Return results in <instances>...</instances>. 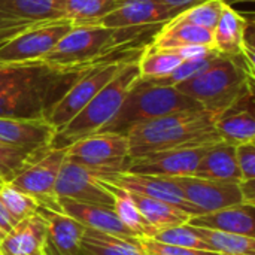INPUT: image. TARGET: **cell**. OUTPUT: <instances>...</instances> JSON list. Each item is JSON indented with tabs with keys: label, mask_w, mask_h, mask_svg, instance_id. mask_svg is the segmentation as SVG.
<instances>
[{
	"label": "cell",
	"mask_w": 255,
	"mask_h": 255,
	"mask_svg": "<svg viewBox=\"0 0 255 255\" xmlns=\"http://www.w3.org/2000/svg\"><path fill=\"white\" fill-rule=\"evenodd\" d=\"M218 115L205 109L175 112L161 118L139 123L127 131L130 158L151 152L211 146L223 142L215 121Z\"/></svg>",
	"instance_id": "1"
},
{
	"label": "cell",
	"mask_w": 255,
	"mask_h": 255,
	"mask_svg": "<svg viewBox=\"0 0 255 255\" xmlns=\"http://www.w3.org/2000/svg\"><path fill=\"white\" fill-rule=\"evenodd\" d=\"M175 87L202 109L220 117L242 96L254 91V64L244 55L217 54L206 67Z\"/></svg>",
	"instance_id": "2"
},
{
	"label": "cell",
	"mask_w": 255,
	"mask_h": 255,
	"mask_svg": "<svg viewBox=\"0 0 255 255\" xmlns=\"http://www.w3.org/2000/svg\"><path fill=\"white\" fill-rule=\"evenodd\" d=\"M139 58L126 63L66 126L55 130V134L49 142L51 149L67 148L79 139L99 133L114 118L130 87L139 78Z\"/></svg>",
	"instance_id": "3"
},
{
	"label": "cell",
	"mask_w": 255,
	"mask_h": 255,
	"mask_svg": "<svg viewBox=\"0 0 255 255\" xmlns=\"http://www.w3.org/2000/svg\"><path fill=\"white\" fill-rule=\"evenodd\" d=\"M190 109L202 108L176 87L163 85L154 79L137 78L130 87L118 112L100 131L127 134V131L139 123Z\"/></svg>",
	"instance_id": "4"
},
{
	"label": "cell",
	"mask_w": 255,
	"mask_h": 255,
	"mask_svg": "<svg viewBox=\"0 0 255 255\" xmlns=\"http://www.w3.org/2000/svg\"><path fill=\"white\" fill-rule=\"evenodd\" d=\"M145 49L146 45L121 46L90 64L69 87V90L51 106L45 120L55 130L66 126L120 72L126 63L139 58Z\"/></svg>",
	"instance_id": "5"
},
{
	"label": "cell",
	"mask_w": 255,
	"mask_h": 255,
	"mask_svg": "<svg viewBox=\"0 0 255 255\" xmlns=\"http://www.w3.org/2000/svg\"><path fill=\"white\" fill-rule=\"evenodd\" d=\"M178 12L158 0H121L117 9L97 24L115 30L118 46L146 45L142 40L155 33Z\"/></svg>",
	"instance_id": "6"
},
{
	"label": "cell",
	"mask_w": 255,
	"mask_h": 255,
	"mask_svg": "<svg viewBox=\"0 0 255 255\" xmlns=\"http://www.w3.org/2000/svg\"><path fill=\"white\" fill-rule=\"evenodd\" d=\"M117 48L121 46L117 43L114 28L102 24H81L73 25L70 31L64 34L58 43L37 63L55 67L87 66Z\"/></svg>",
	"instance_id": "7"
},
{
	"label": "cell",
	"mask_w": 255,
	"mask_h": 255,
	"mask_svg": "<svg viewBox=\"0 0 255 255\" xmlns=\"http://www.w3.org/2000/svg\"><path fill=\"white\" fill-rule=\"evenodd\" d=\"M66 158L96 169L106 176L126 172L130 164L128 139L121 133L99 131L66 148Z\"/></svg>",
	"instance_id": "8"
},
{
	"label": "cell",
	"mask_w": 255,
	"mask_h": 255,
	"mask_svg": "<svg viewBox=\"0 0 255 255\" xmlns=\"http://www.w3.org/2000/svg\"><path fill=\"white\" fill-rule=\"evenodd\" d=\"M72 27L69 19H57L37 24L13 36L0 43V66L40 61Z\"/></svg>",
	"instance_id": "9"
},
{
	"label": "cell",
	"mask_w": 255,
	"mask_h": 255,
	"mask_svg": "<svg viewBox=\"0 0 255 255\" xmlns=\"http://www.w3.org/2000/svg\"><path fill=\"white\" fill-rule=\"evenodd\" d=\"M64 158L66 148L42 149L31 161H28L7 181L19 191L34 197L39 205L58 208L54 187Z\"/></svg>",
	"instance_id": "10"
},
{
	"label": "cell",
	"mask_w": 255,
	"mask_h": 255,
	"mask_svg": "<svg viewBox=\"0 0 255 255\" xmlns=\"http://www.w3.org/2000/svg\"><path fill=\"white\" fill-rule=\"evenodd\" d=\"M64 0H0V43L43 22L64 19Z\"/></svg>",
	"instance_id": "11"
},
{
	"label": "cell",
	"mask_w": 255,
	"mask_h": 255,
	"mask_svg": "<svg viewBox=\"0 0 255 255\" xmlns=\"http://www.w3.org/2000/svg\"><path fill=\"white\" fill-rule=\"evenodd\" d=\"M102 178V172L64 158L54 187L55 197L114 206V196L105 188Z\"/></svg>",
	"instance_id": "12"
},
{
	"label": "cell",
	"mask_w": 255,
	"mask_h": 255,
	"mask_svg": "<svg viewBox=\"0 0 255 255\" xmlns=\"http://www.w3.org/2000/svg\"><path fill=\"white\" fill-rule=\"evenodd\" d=\"M173 179L181 188L185 200L191 205L194 217L244 203L239 182L212 181L196 176H178Z\"/></svg>",
	"instance_id": "13"
},
{
	"label": "cell",
	"mask_w": 255,
	"mask_h": 255,
	"mask_svg": "<svg viewBox=\"0 0 255 255\" xmlns=\"http://www.w3.org/2000/svg\"><path fill=\"white\" fill-rule=\"evenodd\" d=\"M211 146L178 148V149L151 152L142 157L131 158L126 172L166 176V178L191 176L197 169L202 157Z\"/></svg>",
	"instance_id": "14"
},
{
	"label": "cell",
	"mask_w": 255,
	"mask_h": 255,
	"mask_svg": "<svg viewBox=\"0 0 255 255\" xmlns=\"http://www.w3.org/2000/svg\"><path fill=\"white\" fill-rule=\"evenodd\" d=\"M102 179L126 191L136 193V194L151 197V199L169 203L172 206H176L182 209L184 212H187L190 217H194V211L191 205L185 200L181 188L178 187L173 178L121 172V173H115Z\"/></svg>",
	"instance_id": "15"
},
{
	"label": "cell",
	"mask_w": 255,
	"mask_h": 255,
	"mask_svg": "<svg viewBox=\"0 0 255 255\" xmlns=\"http://www.w3.org/2000/svg\"><path fill=\"white\" fill-rule=\"evenodd\" d=\"M253 19L241 15L232 4H224L218 24L214 28V49L224 55H244L254 64Z\"/></svg>",
	"instance_id": "16"
},
{
	"label": "cell",
	"mask_w": 255,
	"mask_h": 255,
	"mask_svg": "<svg viewBox=\"0 0 255 255\" xmlns=\"http://www.w3.org/2000/svg\"><path fill=\"white\" fill-rule=\"evenodd\" d=\"M37 214L46 223V241L43 253L51 255H85L81 250V238L87 227L66 215L60 208L39 205Z\"/></svg>",
	"instance_id": "17"
},
{
	"label": "cell",
	"mask_w": 255,
	"mask_h": 255,
	"mask_svg": "<svg viewBox=\"0 0 255 255\" xmlns=\"http://www.w3.org/2000/svg\"><path fill=\"white\" fill-rule=\"evenodd\" d=\"M54 134L55 128L45 118L0 117V142L6 145L39 151L49 148Z\"/></svg>",
	"instance_id": "18"
},
{
	"label": "cell",
	"mask_w": 255,
	"mask_h": 255,
	"mask_svg": "<svg viewBox=\"0 0 255 255\" xmlns=\"http://www.w3.org/2000/svg\"><path fill=\"white\" fill-rule=\"evenodd\" d=\"M215 128L223 142L241 145L255 140L254 91L242 96L235 105L224 111L215 121Z\"/></svg>",
	"instance_id": "19"
},
{
	"label": "cell",
	"mask_w": 255,
	"mask_h": 255,
	"mask_svg": "<svg viewBox=\"0 0 255 255\" xmlns=\"http://www.w3.org/2000/svg\"><path fill=\"white\" fill-rule=\"evenodd\" d=\"M57 206L61 212L72 217L87 229L100 230L124 238H136L117 217L112 206L84 203L66 197H57Z\"/></svg>",
	"instance_id": "20"
},
{
	"label": "cell",
	"mask_w": 255,
	"mask_h": 255,
	"mask_svg": "<svg viewBox=\"0 0 255 255\" xmlns=\"http://www.w3.org/2000/svg\"><path fill=\"white\" fill-rule=\"evenodd\" d=\"M253 205H233L209 214L190 217L188 223L193 227L220 230L226 233L242 235L248 238H255V220Z\"/></svg>",
	"instance_id": "21"
},
{
	"label": "cell",
	"mask_w": 255,
	"mask_h": 255,
	"mask_svg": "<svg viewBox=\"0 0 255 255\" xmlns=\"http://www.w3.org/2000/svg\"><path fill=\"white\" fill-rule=\"evenodd\" d=\"M46 241V223L36 212L16 223L0 242L1 255H42Z\"/></svg>",
	"instance_id": "22"
},
{
	"label": "cell",
	"mask_w": 255,
	"mask_h": 255,
	"mask_svg": "<svg viewBox=\"0 0 255 255\" xmlns=\"http://www.w3.org/2000/svg\"><path fill=\"white\" fill-rule=\"evenodd\" d=\"M185 46H208L214 49V31L194 25L167 21L148 43L154 51H176Z\"/></svg>",
	"instance_id": "23"
},
{
	"label": "cell",
	"mask_w": 255,
	"mask_h": 255,
	"mask_svg": "<svg viewBox=\"0 0 255 255\" xmlns=\"http://www.w3.org/2000/svg\"><path fill=\"white\" fill-rule=\"evenodd\" d=\"M191 176L212 181L241 182L242 176L236 163V146L226 142L212 145L205 152Z\"/></svg>",
	"instance_id": "24"
},
{
	"label": "cell",
	"mask_w": 255,
	"mask_h": 255,
	"mask_svg": "<svg viewBox=\"0 0 255 255\" xmlns=\"http://www.w3.org/2000/svg\"><path fill=\"white\" fill-rule=\"evenodd\" d=\"M81 250L85 255H146L139 238H124L93 229H85Z\"/></svg>",
	"instance_id": "25"
},
{
	"label": "cell",
	"mask_w": 255,
	"mask_h": 255,
	"mask_svg": "<svg viewBox=\"0 0 255 255\" xmlns=\"http://www.w3.org/2000/svg\"><path fill=\"white\" fill-rule=\"evenodd\" d=\"M130 196L136 208L139 209L140 215L143 217V220L152 227V233L155 230H163V229L187 224L190 220V215L176 206H172L169 203H164L151 197H145L136 193H130Z\"/></svg>",
	"instance_id": "26"
},
{
	"label": "cell",
	"mask_w": 255,
	"mask_h": 255,
	"mask_svg": "<svg viewBox=\"0 0 255 255\" xmlns=\"http://www.w3.org/2000/svg\"><path fill=\"white\" fill-rule=\"evenodd\" d=\"M103 185L105 188L114 196V211L118 217V220L136 236V238H148L151 233H152V227L143 220V217L140 215L139 209L136 208L131 196L128 191L114 185V184H109L106 181H103Z\"/></svg>",
	"instance_id": "27"
},
{
	"label": "cell",
	"mask_w": 255,
	"mask_h": 255,
	"mask_svg": "<svg viewBox=\"0 0 255 255\" xmlns=\"http://www.w3.org/2000/svg\"><path fill=\"white\" fill-rule=\"evenodd\" d=\"M194 230L212 253L221 255H255V238L200 227H194Z\"/></svg>",
	"instance_id": "28"
},
{
	"label": "cell",
	"mask_w": 255,
	"mask_h": 255,
	"mask_svg": "<svg viewBox=\"0 0 255 255\" xmlns=\"http://www.w3.org/2000/svg\"><path fill=\"white\" fill-rule=\"evenodd\" d=\"M121 0H64L63 18L73 25L97 24L118 7Z\"/></svg>",
	"instance_id": "29"
},
{
	"label": "cell",
	"mask_w": 255,
	"mask_h": 255,
	"mask_svg": "<svg viewBox=\"0 0 255 255\" xmlns=\"http://www.w3.org/2000/svg\"><path fill=\"white\" fill-rule=\"evenodd\" d=\"M182 61H185L175 51H154L146 49L140 55L139 64V78L143 79H160L170 75Z\"/></svg>",
	"instance_id": "30"
},
{
	"label": "cell",
	"mask_w": 255,
	"mask_h": 255,
	"mask_svg": "<svg viewBox=\"0 0 255 255\" xmlns=\"http://www.w3.org/2000/svg\"><path fill=\"white\" fill-rule=\"evenodd\" d=\"M0 200L15 223L34 215L39 208V203L34 197L19 191L7 179L0 181Z\"/></svg>",
	"instance_id": "31"
},
{
	"label": "cell",
	"mask_w": 255,
	"mask_h": 255,
	"mask_svg": "<svg viewBox=\"0 0 255 255\" xmlns=\"http://www.w3.org/2000/svg\"><path fill=\"white\" fill-rule=\"evenodd\" d=\"M224 4H226L224 0H205L179 12L169 21L179 22V24H194L214 31L223 13Z\"/></svg>",
	"instance_id": "32"
},
{
	"label": "cell",
	"mask_w": 255,
	"mask_h": 255,
	"mask_svg": "<svg viewBox=\"0 0 255 255\" xmlns=\"http://www.w3.org/2000/svg\"><path fill=\"white\" fill-rule=\"evenodd\" d=\"M148 238H151L157 242L166 244V245L209 251L208 245L196 235L194 227L190 224H181V226H175V227H169V229H163V230H155Z\"/></svg>",
	"instance_id": "33"
},
{
	"label": "cell",
	"mask_w": 255,
	"mask_h": 255,
	"mask_svg": "<svg viewBox=\"0 0 255 255\" xmlns=\"http://www.w3.org/2000/svg\"><path fill=\"white\" fill-rule=\"evenodd\" d=\"M40 151L42 149L28 151V149L10 146V145L0 142V176L10 179L19 169H22L28 161H31Z\"/></svg>",
	"instance_id": "34"
},
{
	"label": "cell",
	"mask_w": 255,
	"mask_h": 255,
	"mask_svg": "<svg viewBox=\"0 0 255 255\" xmlns=\"http://www.w3.org/2000/svg\"><path fill=\"white\" fill-rule=\"evenodd\" d=\"M218 52L215 49H211L208 51L206 54L203 55H199L196 58H190V60H185L182 61L170 75L164 76V78H160V79H154L163 85H178L179 82H184L187 81L188 78H191L193 75H196L197 72H200L203 67H206L217 55Z\"/></svg>",
	"instance_id": "35"
},
{
	"label": "cell",
	"mask_w": 255,
	"mask_h": 255,
	"mask_svg": "<svg viewBox=\"0 0 255 255\" xmlns=\"http://www.w3.org/2000/svg\"><path fill=\"white\" fill-rule=\"evenodd\" d=\"M140 244H142L143 251L146 255H221L218 253H212V251L166 245V244L157 242L151 238H140Z\"/></svg>",
	"instance_id": "36"
},
{
	"label": "cell",
	"mask_w": 255,
	"mask_h": 255,
	"mask_svg": "<svg viewBox=\"0 0 255 255\" xmlns=\"http://www.w3.org/2000/svg\"><path fill=\"white\" fill-rule=\"evenodd\" d=\"M236 163L242 179H255V142L236 145Z\"/></svg>",
	"instance_id": "37"
},
{
	"label": "cell",
	"mask_w": 255,
	"mask_h": 255,
	"mask_svg": "<svg viewBox=\"0 0 255 255\" xmlns=\"http://www.w3.org/2000/svg\"><path fill=\"white\" fill-rule=\"evenodd\" d=\"M239 190L244 203L255 206V179H242L239 182Z\"/></svg>",
	"instance_id": "38"
},
{
	"label": "cell",
	"mask_w": 255,
	"mask_h": 255,
	"mask_svg": "<svg viewBox=\"0 0 255 255\" xmlns=\"http://www.w3.org/2000/svg\"><path fill=\"white\" fill-rule=\"evenodd\" d=\"M158 1H161V3H164V4H167V6H170L172 9H175V10L179 13V12H182V10L191 7V6L197 4V3H200V1H205V0H158Z\"/></svg>",
	"instance_id": "39"
},
{
	"label": "cell",
	"mask_w": 255,
	"mask_h": 255,
	"mask_svg": "<svg viewBox=\"0 0 255 255\" xmlns=\"http://www.w3.org/2000/svg\"><path fill=\"white\" fill-rule=\"evenodd\" d=\"M1 181V179H0ZM16 223L10 218V215L7 214V211L4 209L1 200H0V230H3L4 233H7Z\"/></svg>",
	"instance_id": "40"
},
{
	"label": "cell",
	"mask_w": 255,
	"mask_h": 255,
	"mask_svg": "<svg viewBox=\"0 0 255 255\" xmlns=\"http://www.w3.org/2000/svg\"><path fill=\"white\" fill-rule=\"evenodd\" d=\"M224 1H226L227 4H232V3H242V1H244V3H253L254 0H224Z\"/></svg>",
	"instance_id": "41"
},
{
	"label": "cell",
	"mask_w": 255,
	"mask_h": 255,
	"mask_svg": "<svg viewBox=\"0 0 255 255\" xmlns=\"http://www.w3.org/2000/svg\"><path fill=\"white\" fill-rule=\"evenodd\" d=\"M4 235H6V233H4L3 230H0V242L3 241V238H4Z\"/></svg>",
	"instance_id": "42"
},
{
	"label": "cell",
	"mask_w": 255,
	"mask_h": 255,
	"mask_svg": "<svg viewBox=\"0 0 255 255\" xmlns=\"http://www.w3.org/2000/svg\"><path fill=\"white\" fill-rule=\"evenodd\" d=\"M42 255H51V254H45V253H42Z\"/></svg>",
	"instance_id": "43"
},
{
	"label": "cell",
	"mask_w": 255,
	"mask_h": 255,
	"mask_svg": "<svg viewBox=\"0 0 255 255\" xmlns=\"http://www.w3.org/2000/svg\"><path fill=\"white\" fill-rule=\"evenodd\" d=\"M0 179H6V178H3V176H0Z\"/></svg>",
	"instance_id": "44"
},
{
	"label": "cell",
	"mask_w": 255,
	"mask_h": 255,
	"mask_svg": "<svg viewBox=\"0 0 255 255\" xmlns=\"http://www.w3.org/2000/svg\"><path fill=\"white\" fill-rule=\"evenodd\" d=\"M0 255H1V254H0Z\"/></svg>",
	"instance_id": "45"
}]
</instances>
